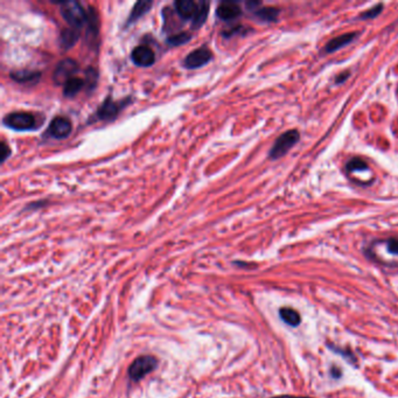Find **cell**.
Here are the masks:
<instances>
[{"label": "cell", "mask_w": 398, "mask_h": 398, "mask_svg": "<svg viewBox=\"0 0 398 398\" xmlns=\"http://www.w3.org/2000/svg\"><path fill=\"white\" fill-rule=\"evenodd\" d=\"M4 125L14 131H33L40 128L42 122L31 112H12L6 114L3 120Z\"/></svg>", "instance_id": "obj_1"}, {"label": "cell", "mask_w": 398, "mask_h": 398, "mask_svg": "<svg viewBox=\"0 0 398 398\" xmlns=\"http://www.w3.org/2000/svg\"><path fill=\"white\" fill-rule=\"evenodd\" d=\"M60 13L69 26L80 31L88 21V13L79 2H64L60 4Z\"/></svg>", "instance_id": "obj_2"}, {"label": "cell", "mask_w": 398, "mask_h": 398, "mask_svg": "<svg viewBox=\"0 0 398 398\" xmlns=\"http://www.w3.org/2000/svg\"><path fill=\"white\" fill-rule=\"evenodd\" d=\"M299 139H300V133L297 130H289L287 132L279 135L273 146L271 147L269 157L272 160L284 157L291 147L299 142Z\"/></svg>", "instance_id": "obj_3"}, {"label": "cell", "mask_w": 398, "mask_h": 398, "mask_svg": "<svg viewBox=\"0 0 398 398\" xmlns=\"http://www.w3.org/2000/svg\"><path fill=\"white\" fill-rule=\"evenodd\" d=\"M158 366V361L153 356L143 355L133 361L129 368V377L134 382L142 380L147 374H150Z\"/></svg>", "instance_id": "obj_4"}, {"label": "cell", "mask_w": 398, "mask_h": 398, "mask_svg": "<svg viewBox=\"0 0 398 398\" xmlns=\"http://www.w3.org/2000/svg\"><path fill=\"white\" fill-rule=\"evenodd\" d=\"M79 71V63L73 59H63L56 64L53 73V81L56 85H64L73 79V75Z\"/></svg>", "instance_id": "obj_5"}, {"label": "cell", "mask_w": 398, "mask_h": 398, "mask_svg": "<svg viewBox=\"0 0 398 398\" xmlns=\"http://www.w3.org/2000/svg\"><path fill=\"white\" fill-rule=\"evenodd\" d=\"M213 59V53L207 46L191 52L183 60V67L187 69H198L208 64Z\"/></svg>", "instance_id": "obj_6"}, {"label": "cell", "mask_w": 398, "mask_h": 398, "mask_svg": "<svg viewBox=\"0 0 398 398\" xmlns=\"http://www.w3.org/2000/svg\"><path fill=\"white\" fill-rule=\"evenodd\" d=\"M123 102H116L113 101L111 97H108L106 100L101 104L100 108L97 110L96 116L100 121L103 122H112L117 118L120 114L121 110L123 109L124 104H122Z\"/></svg>", "instance_id": "obj_7"}, {"label": "cell", "mask_w": 398, "mask_h": 398, "mask_svg": "<svg viewBox=\"0 0 398 398\" xmlns=\"http://www.w3.org/2000/svg\"><path fill=\"white\" fill-rule=\"evenodd\" d=\"M73 131L72 122L63 116L53 118L48 126V134L54 139H65Z\"/></svg>", "instance_id": "obj_8"}, {"label": "cell", "mask_w": 398, "mask_h": 398, "mask_svg": "<svg viewBox=\"0 0 398 398\" xmlns=\"http://www.w3.org/2000/svg\"><path fill=\"white\" fill-rule=\"evenodd\" d=\"M131 60L138 67H151L155 62V54L150 47L137 46L131 53Z\"/></svg>", "instance_id": "obj_9"}, {"label": "cell", "mask_w": 398, "mask_h": 398, "mask_svg": "<svg viewBox=\"0 0 398 398\" xmlns=\"http://www.w3.org/2000/svg\"><path fill=\"white\" fill-rule=\"evenodd\" d=\"M174 6L180 18L183 20H193L198 12L199 3L192 2V0H179V2H175Z\"/></svg>", "instance_id": "obj_10"}, {"label": "cell", "mask_w": 398, "mask_h": 398, "mask_svg": "<svg viewBox=\"0 0 398 398\" xmlns=\"http://www.w3.org/2000/svg\"><path fill=\"white\" fill-rule=\"evenodd\" d=\"M241 14L242 10L236 3H222L216 10V15L219 16L221 20H224V21L239 18Z\"/></svg>", "instance_id": "obj_11"}, {"label": "cell", "mask_w": 398, "mask_h": 398, "mask_svg": "<svg viewBox=\"0 0 398 398\" xmlns=\"http://www.w3.org/2000/svg\"><path fill=\"white\" fill-rule=\"evenodd\" d=\"M356 35H358V33H346V34L336 36V38L328 41L325 47V51L327 53H334L336 51H339L340 48H342L346 46V44L350 43L352 41L356 38Z\"/></svg>", "instance_id": "obj_12"}, {"label": "cell", "mask_w": 398, "mask_h": 398, "mask_svg": "<svg viewBox=\"0 0 398 398\" xmlns=\"http://www.w3.org/2000/svg\"><path fill=\"white\" fill-rule=\"evenodd\" d=\"M11 79L18 82V83H36L40 80L41 73L36 71H28V69H22V71L12 72Z\"/></svg>", "instance_id": "obj_13"}, {"label": "cell", "mask_w": 398, "mask_h": 398, "mask_svg": "<svg viewBox=\"0 0 398 398\" xmlns=\"http://www.w3.org/2000/svg\"><path fill=\"white\" fill-rule=\"evenodd\" d=\"M152 5H153V3L147 2V0H142V2L135 3L132 11H131V13L129 15L128 25L135 22L137 20L141 19L142 16H144L146 13H149Z\"/></svg>", "instance_id": "obj_14"}, {"label": "cell", "mask_w": 398, "mask_h": 398, "mask_svg": "<svg viewBox=\"0 0 398 398\" xmlns=\"http://www.w3.org/2000/svg\"><path fill=\"white\" fill-rule=\"evenodd\" d=\"M80 38V31L74 30V28L69 27L65 28L62 32H61L60 35V44L63 49H71L74 44L77 42V40Z\"/></svg>", "instance_id": "obj_15"}, {"label": "cell", "mask_w": 398, "mask_h": 398, "mask_svg": "<svg viewBox=\"0 0 398 398\" xmlns=\"http://www.w3.org/2000/svg\"><path fill=\"white\" fill-rule=\"evenodd\" d=\"M279 317L286 325L291 327H298L301 323V317L298 311L290 309V307H283L279 310Z\"/></svg>", "instance_id": "obj_16"}, {"label": "cell", "mask_w": 398, "mask_h": 398, "mask_svg": "<svg viewBox=\"0 0 398 398\" xmlns=\"http://www.w3.org/2000/svg\"><path fill=\"white\" fill-rule=\"evenodd\" d=\"M85 87V81L80 77H73L63 85V95L65 97H74Z\"/></svg>", "instance_id": "obj_17"}, {"label": "cell", "mask_w": 398, "mask_h": 398, "mask_svg": "<svg viewBox=\"0 0 398 398\" xmlns=\"http://www.w3.org/2000/svg\"><path fill=\"white\" fill-rule=\"evenodd\" d=\"M209 6H210V4L209 3H206V2L199 3L198 12H196V14H195L194 19H193V22H192L193 30H199V28L202 26L204 22H206L207 16L209 13Z\"/></svg>", "instance_id": "obj_18"}, {"label": "cell", "mask_w": 398, "mask_h": 398, "mask_svg": "<svg viewBox=\"0 0 398 398\" xmlns=\"http://www.w3.org/2000/svg\"><path fill=\"white\" fill-rule=\"evenodd\" d=\"M279 13H280V10L276 7H263V8H258V10L255 12V16L261 20V21L264 22H273L276 21Z\"/></svg>", "instance_id": "obj_19"}, {"label": "cell", "mask_w": 398, "mask_h": 398, "mask_svg": "<svg viewBox=\"0 0 398 398\" xmlns=\"http://www.w3.org/2000/svg\"><path fill=\"white\" fill-rule=\"evenodd\" d=\"M88 36L90 39H95L98 34V15L95 8L90 7L88 12Z\"/></svg>", "instance_id": "obj_20"}, {"label": "cell", "mask_w": 398, "mask_h": 398, "mask_svg": "<svg viewBox=\"0 0 398 398\" xmlns=\"http://www.w3.org/2000/svg\"><path fill=\"white\" fill-rule=\"evenodd\" d=\"M327 347L330 348L331 352H333V353H335V354L342 356V358L346 360L348 363L353 364V366H356V363H358V359H356V356L354 355V353H353L352 350L343 349V348H340L338 346H335V344H327Z\"/></svg>", "instance_id": "obj_21"}, {"label": "cell", "mask_w": 398, "mask_h": 398, "mask_svg": "<svg viewBox=\"0 0 398 398\" xmlns=\"http://www.w3.org/2000/svg\"><path fill=\"white\" fill-rule=\"evenodd\" d=\"M191 39H192V35L190 33L181 32V33H178V34L170 36V38L167 39V43L170 44V46L179 47V46H182L184 43L190 42Z\"/></svg>", "instance_id": "obj_22"}, {"label": "cell", "mask_w": 398, "mask_h": 398, "mask_svg": "<svg viewBox=\"0 0 398 398\" xmlns=\"http://www.w3.org/2000/svg\"><path fill=\"white\" fill-rule=\"evenodd\" d=\"M346 168L348 172L354 173V172H361L368 170V163L361 158H353L346 163Z\"/></svg>", "instance_id": "obj_23"}, {"label": "cell", "mask_w": 398, "mask_h": 398, "mask_svg": "<svg viewBox=\"0 0 398 398\" xmlns=\"http://www.w3.org/2000/svg\"><path fill=\"white\" fill-rule=\"evenodd\" d=\"M383 10V5L382 4H380V5H376L372 8H370V10H368L364 12V13H362L360 15L361 20H367V19H374L376 18L377 15H379L381 12H382Z\"/></svg>", "instance_id": "obj_24"}, {"label": "cell", "mask_w": 398, "mask_h": 398, "mask_svg": "<svg viewBox=\"0 0 398 398\" xmlns=\"http://www.w3.org/2000/svg\"><path fill=\"white\" fill-rule=\"evenodd\" d=\"M97 72L93 68H88L87 69V80L85 81V85H89L90 89H93L97 81Z\"/></svg>", "instance_id": "obj_25"}, {"label": "cell", "mask_w": 398, "mask_h": 398, "mask_svg": "<svg viewBox=\"0 0 398 398\" xmlns=\"http://www.w3.org/2000/svg\"><path fill=\"white\" fill-rule=\"evenodd\" d=\"M387 249L388 251L392 253V255L398 256V239H390L387 242Z\"/></svg>", "instance_id": "obj_26"}, {"label": "cell", "mask_w": 398, "mask_h": 398, "mask_svg": "<svg viewBox=\"0 0 398 398\" xmlns=\"http://www.w3.org/2000/svg\"><path fill=\"white\" fill-rule=\"evenodd\" d=\"M11 155V149L5 142L2 143V162H5Z\"/></svg>", "instance_id": "obj_27"}, {"label": "cell", "mask_w": 398, "mask_h": 398, "mask_svg": "<svg viewBox=\"0 0 398 398\" xmlns=\"http://www.w3.org/2000/svg\"><path fill=\"white\" fill-rule=\"evenodd\" d=\"M331 375H332V377H333V379L338 380V379H340V377L342 376V371L340 370L338 367L334 366V367L331 368Z\"/></svg>", "instance_id": "obj_28"}, {"label": "cell", "mask_w": 398, "mask_h": 398, "mask_svg": "<svg viewBox=\"0 0 398 398\" xmlns=\"http://www.w3.org/2000/svg\"><path fill=\"white\" fill-rule=\"evenodd\" d=\"M348 77H349V73H348V72H344V73H342V74H340V75H339L338 77H336L335 83H336V84L343 83V82L346 81V80L348 79Z\"/></svg>", "instance_id": "obj_29"}, {"label": "cell", "mask_w": 398, "mask_h": 398, "mask_svg": "<svg viewBox=\"0 0 398 398\" xmlns=\"http://www.w3.org/2000/svg\"><path fill=\"white\" fill-rule=\"evenodd\" d=\"M258 6H261V3L260 2H249L247 3V7L249 8L250 11H257Z\"/></svg>", "instance_id": "obj_30"}, {"label": "cell", "mask_w": 398, "mask_h": 398, "mask_svg": "<svg viewBox=\"0 0 398 398\" xmlns=\"http://www.w3.org/2000/svg\"><path fill=\"white\" fill-rule=\"evenodd\" d=\"M272 398H312V397H306V396H292V395H280V396H274Z\"/></svg>", "instance_id": "obj_31"}]
</instances>
